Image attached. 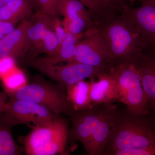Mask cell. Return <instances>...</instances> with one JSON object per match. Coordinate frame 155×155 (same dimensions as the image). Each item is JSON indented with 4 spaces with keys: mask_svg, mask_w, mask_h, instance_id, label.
Instances as JSON below:
<instances>
[{
    "mask_svg": "<svg viewBox=\"0 0 155 155\" xmlns=\"http://www.w3.org/2000/svg\"><path fill=\"white\" fill-rule=\"evenodd\" d=\"M28 135L20 139L27 155H66L69 130L61 116L47 122L29 126Z\"/></svg>",
    "mask_w": 155,
    "mask_h": 155,
    "instance_id": "3957f363",
    "label": "cell"
},
{
    "mask_svg": "<svg viewBox=\"0 0 155 155\" xmlns=\"http://www.w3.org/2000/svg\"><path fill=\"white\" fill-rule=\"evenodd\" d=\"M145 116L118 111L104 155L155 146V128Z\"/></svg>",
    "mask_w": 155,
    "mask_h": 155,
    "instance_id": "7a4b0ae2",
    "label": "cell"
},
{
    "mask_svg": "<svg viewBox=\"0 0 155 155\" xmlns=\"http://www.w3.org/2000/svg\"><path fill=\"white\" fill-rule=\"evenodd\" d=\"M61 22L66 32L75 35L82 34L84 29L91 28L94 25L92 20L82 16H78L72 19L64 18Z\"/></svg>",
    "mask_w": 155,
    "mask_h": 155,
    "instance_id": "44dd1931",
    "label": "cell"
},
{
    "mask_svg": "<svg viewBox=\"0 0 155 155\" xmlns=\"http://www.w3.org/2000/svg\"><path fill=\"white\" fill-rule=\"evenodd\" d=\"M15 28V25L10 22L0 20V33L5 35L11 32Z\"/></svg>",
    "mask_w": 155,
    "mask_h": 155,
    "instance_id": "f546056e",
    "label": "cell"
},
{
    "mask_svg": "<svg viewBox=\"0 0 155 155\" xmlns=\"http://www.w3.org/2000/svg\"><path fill=\"white\" fill-rule=\"evenodd\" d=\"M149 107L152 109L153 110L155 114V103H150L149 104Z\"/></svg>",
    "mask_w": 155,
    "mask_h": 155,
    "instance_id": "d6a6232c",
    "label": "cell"
},
{
    "mask_svg": "<svg viewBox=\"0 0 155 155\" xmlns=\"http://www.w3.org/2000/svg\"><path fill=\"white\" fill-rule=\"evenodd\" d=\"M54 24V19L42 13L39 10L31 19L27 35L29 44L30 62L36 58L42 37L45 30Z\"/></svg>",
    "mask_w": 155,
    "mask_h": 155,
    "instance_id": "9a60e30c",
    "label": "cell"
},
{
    "mask_svg": "<svg viewBox=\"0 0 155 155\" xmlns=\"http://www.w3.org/2000/svg\"><path fill=\"white\" fill-rule=\"evenodd\" d=\"M108 72L116 83L118 101L126 106V110L134 115L147 116L149 104L134 65L112 66Z\"/></svg>",
    "mask_w": 155,
    "mask_h": 155,
    "instance_id": "5b68a950",
    "label": "cell"
},
{
    "mask_svg": "<svg viewBox=\"0 0 155 155\" xmlns=\"http://www.w3.org/2000/svg\"><path fill=\"white\" fill-rule=\"evenodd\" d=\"M72 62H77L108 71L111 67L107 50L96 28L87 29L76 45Z\"/></svg>",
    "mask_w": 155,
    "mask_h": 155,
    "instance_id": "8992f818",
    "label": "cell"
},
{
    "mask_svg": "<svg viewBox=\"0 0 155 155\" xmlns=\"http://www.w3.org/2000/svg\"><path fill=\"white\" fill-rule=\"evenodd\" d=\"M58 47L59 42L55 31L54 24L45 30L42 37L38 54L45 53L47 56L52 55L57 51Z\"/></svg>",
    "mask_w": 155,
    "mask_h": 155,
    "instance_id": "7402d4cb",
    "label": "cell"
},
{
    "mask_svg": "<svg viewBox=\"0 0 155 155\" xmlns=\"http://www.w3.org/2000/svg\"><path fill=\"white\" fill-rule=\"evenodd\" d=\"M31 20L23 19L17 28L0 40V59L22 58L29 50L27 32Z\"/></svg>",
    "mask_w": 155,
    "mask_h": 155,
    "instance_id": "7c38bea8",
    "label": "cell"
},
{
    "mask_svg": "<svg viewBox=\"0 0 155 155\" xmlns=\"http://www.w3.org/2000/svg\"><path fill=\"white\" fill-rule=\"evenodd\" d=\"M127 1L131 4H133L136 1H137V0H127Z\"/></svg>",
    "mask_w": 155,
    "mask_h": 155,
    "instance_id": "836d02e7",
    "label": "cell"
},
{
    "mask_svg": "<svg viewBox=\"0 0 155 155\" xmlns=\"http://www.w3.org/2000/svg\"><path fill=\"white\" fill-rule=\"evenodd\" d=\"M107 104L99 105L86 110L75 111L69 117L72 125L69 130L68 141L71 144L79 141L84 149L86 147Z\"/></svg>",
    "mask_w": 155,
    "mask_h": 155,
    "instance_id": "ba28073f",
    "label": "cell"
},
{
    "mask_svg": "<svg viewBox=\"0 0 155 155\" xmlns=\"http://www.w3.org/2000/svg\"><path fill=\"white\" fill-rule=\"evenodd\" d=\"M95 78H90V96L92 107L113 104L118 101V93L114 78L108 71H102Z\"/></svg>",
    "mask_w": 155,
    "mask_h": 155,
    "instance_id": "5bb4252c",
    "label": "cell"
},
{
    "mask_svg": "<svg viewBox=\"0 0 155 155\" xmlns=\"http://www.w3.org/2000/svg\"><path fill=\"white\" fill-rule=\"evenodd\" d=\"M39 11L53 19L58 17L57 11L58 0H35Z\"/></svg>",
    "mask_w": 155,
    "mask_h": 155,
    "instance_id": "d4e9b609",
    "label": "cell"
},
{
    "mask_svg": "<svg viewBox=\"0 0 155 155\" xmlns=\"http://www.w3.org/2000/svg\"><path fill=\"white\" fill-rule=\"evenodd\" d=\"M11 0H0V8L8 3Z\"/></svg>",
    "mask_w": 155,
    "mask_h": 155,
    "instance_id": "1f68e13d",
    "label": "cell"
},
{
    "mask_svg": "<svg viewBox=\"0 0 155 155\" xmlns=\"http://www.w3.org/2000/svg\"><path fill=\"white\" fill-rule=\"evenodd\" d=\"M31 64L39 72L66 88L86 78L96 77L98 73L105 71L77 62H69L63 66L52 65L41 62L37 58Z\"/></svg>",
    "mask_w": 155,
    "mask_h": 155,
    "instance_id": "52a82bcc",
    "label": "cell"
},
{
    "mask_svg": "<svg viewBox=\"0 0 155 155\" xmlns=\"http://www.w3.org/2000/svg\"><path fill=\"white\" fill-rule=\"evenodd\" d=\"M5 113L8 114L17 124L36 125L55 119L58 115L36 103L29 101L10 99Z\"/></svg>",
    "mask_w": 155,
    "mask_h": 155,
    "instance_id": "9c48e42d",
    "label": "cell"
},
{
    "mask_svg": "<svg viewBox=\"0 0 155 155\" xmlns=\"http://www.w3.org/2000/svg\"><path fill=\"white\" fill-rule=\"evenodd\" d=\"M112 155H155V146L135 149L123 150L116 152Z\"/></svg>",
    "mask_w": 155,
    "mask_h": 155,
    "instance_id": "4316f807",
    "label": "cell"
},
{
    "mask_svg": "<svg viewBox=\"0 0 155 155\" xmlns=\"http://www.w3.org/2000/svg\"><path fill=\"white\" fill-rule=\"evenodd\" d=\"M142 86L150 103H155V48L147 45L134 62Z\"/></svg>",
    "mask_w": 155,
    "mask_h": 155,
    "instance_id": "4fadbf2b",
    "label": "cell"
},
{
    "mask_svg": "<svg viewBox=\"0 0 155 155\" xmlns=\"http://www.w3.org/2000/svg\"><path fill=\"white\" fill-rule=\"evenodd\" d=\"M118 112L116 106L113 104H107L88 144L84 148L87 154L104 155Z\"/></svg>",
    "mask_w": 155,
    "mask_h": 155,
    "instance_id": "8fae6325",
    "label": "cell"
},
{
    "mask_svg": "<svg viewBox=\"0 0 155 155\" xmlns=\"http://www.w3.org/2000/svg\"><path fill=\"white\" fill-rule=\"evenodd\" d=\"M33 3L32 0H11L0 8V20L15 25L28 19L33 13Z\"/></svg>",
    "mask_w": 155,
    "mask_h": 155,
    "instance_id": "e0dca14e",
    "label": "cell"
},
{
    "mask_svg": "<svg viewBox=\"0 0 155 155\" xmlns=\"http://www.w3.org/2000/svg\"><path fill=\"white\" fill-rule=\"evenodd\" d=\"M87 9L92 19L98 21L104 16L102 9L97 0H79Z\"/></svg>",
    "mask_w": 155,
    "mask_h": 155,
    "instance_id": "484cf974",
    "label": "cell"
},
{
    "mask_svg": "<svg viewBox=\"0 0 155 155\" xmlns=\"http://www.w3.org/2000/svg\"><path fill=\"white\" fill-rule=\"evenodd\" d=\"M7 95L0 91V114L4 113L7 107Z\"/></svg>",
    "mask_w": 155,
    "mask_h": 155,
    "instance_id": "4dcf8cb0",
    "label": "cell"
},
{
    "mask_svg": "<svg viewBox=\"0 0 155 155\" xmlns=\"http://www.w3.org/2000/svg\"><path fill=\"white\" fill-rule=\"evenodd\" d=\"M54 26L55 31L58 38L59 47L64 41L66 31L62 25L61 20L58 17L54 19Z\"/></svg>",
    "mask_w": 155,
    "mask_h": 155,
    "instance_id": "f1b7e54d",
    "label": "cell"
},
{
    "mask_svg": "<svg viewBox=\"0 0 155 155\" xmlns=\"http://www.w3.org/2000/svg\"><path fill=\"white\" fill-rule=\"evenodd\" d=\"M17 123L6 113L0 114V155H18L23 153L24 148L14 140L12 128Z\"/></svg>",
    "mask_w": 155,
    "mask_h": 155,
    "instance_id": "2e32d148",
    "label": "cell"
},
{
    "mask_svg": "<svg viewBox=\"0 0 155 155\" xmlns=\"http://www.w3.org/2000/svg\"><path fill=\"white\" fill-rule=\"evenodd\" d=\"M94 22L105 44L112 66L134 64L148 45L123 13Z\"/></svg>",
    "mask_w": 155,
    "mask_h": 155,
    "instance_id": "6da1fadb",
    "label": "cell"
},
{
    "mask_svg": "<svg viewBox=\"0 0 155 155\" xmlns=\"http://www.w3.org/2000/svg\"><path fill=\"white\" fill-rule=\"evenodd\" d=\"M140 6L122 13L149 45L155 48V0H140Z\"/></svg>",
    "mask_w": 155,
    "mask_h": 155,
    "instance_id": "30bf717a",
    "label": "cell"
},
{
    "mask_svg": "<svg viewBox=\"0 0 155 155\" xmlns=\"http://www.w3.org/2000/svg\"><path fill=\"white\" fill-rule=\"evenodd\" d=\"M15 67L14 58L5 57L0 59V77L5 75Z\"/></svg>",
    "mask_w": 155,
    "mask_h": 155,
    "instance_id": "83f0119b",
    "label": "cell"
},
{
    "mask_svg": "<svg viewBox=\"0 0 155 155\" xmlns=\"http://www.w3.org/2000/svg\"><path fill=\"white\" fill-rule=\"evenodd\" d=\"M67 98L75 111L86 110L93 107L90 96L89 81L84 80L67 87Z\"/></svg>",
    "mask_w": 155,
    "mask_h": 155,
    "instance_id": "d6986e66",
    "label": "cell"
},
{
    "mask_svg": "<svg viewBox=\"0 0 155 155\" xmlns=\"http://www.w3.org/2000/svg\"><path fill=\"white\" fill-rule=\"evenodd\" d=\"M99 2L104 17L118 14V11L121 12L125 11L127 8L124 3V0H97Z\"/></svg>",
    "mask_w": 155,
    "mask_h": 155,
    "instance_id": "cb8c5ba5",
    "label": "cell"
},
{
    "mask_svg": "<svg viewBox=\"0 0 155 155\" xmlns=\"http://www.w3.org/2000/svg\"><path fill=\"white\" fill-rule=\"evenodd\" d=\"M2 80L5 91L17 90L27 84L24 74L15 68L2 77Z\"/></svg>",
    "mask_w": 155,
    "mask_h": 155,
    "instance_id": "603a6c76",
    "label": "cell"
},
{
    "mask_svg": "<svg viewBox=\"0 0 155 155\" xmlns=\"http://www.w3.org/2000/svg\"><path fill=\"white\" fill-rule=\"evenodd\" d=\"M5 93L11 99L36 103L58 115L69 117L75 111L67 98L66 87L55 85L38 76L19 89L5 91Z\"/></svg>",
    "mask_w": 155,
    "mask_h": 155,
    "instance_id": "277c9868",
    "label": "cell"
},
{
    "mask_svg": "<svg viewBox=\"0 0 155 155\" xmlns=\"http://www.w3.org/2000/svg\"><path fill=\"white\" fill-rule=\"evenodd\" d=\"M83 34L75 35L66 32L64 41L54 54L37 59L44 63L52 65H56L61 62H72L76 53V45L82 38Z\"/></svg>",
    "mask_w": 155,
    "mask_h": 155,
    "instance_id": "ac0fdd59",
    "label": "cell"
},
{
    "mask_svg": "<svg viewBox=\"0 0 155 155\" xmlns=\"http://www.w3.org/2000/svg\"><path fill=\"white\" fill-rule=\"evenodd\" d=\"M57 11L58 15L67 19L82 16L92 20L88 10L79 0H58Z\"/></svg>",
    "mask_w": 155,
    "mask_h": 155,
    "instance_id": "ffe728a7",
    "label": "cell"
}]
</instances>
